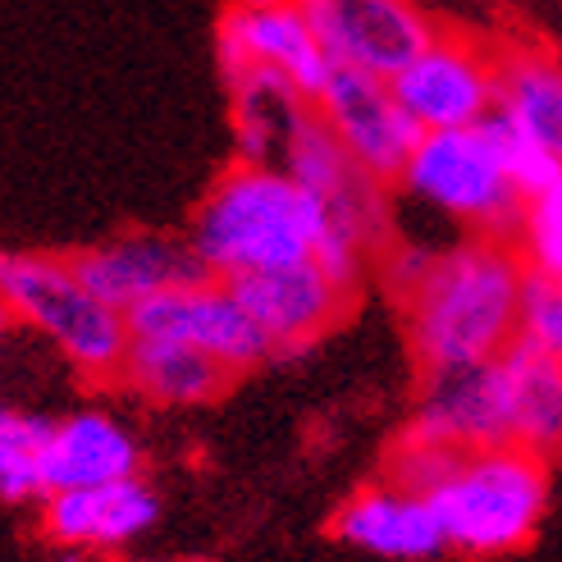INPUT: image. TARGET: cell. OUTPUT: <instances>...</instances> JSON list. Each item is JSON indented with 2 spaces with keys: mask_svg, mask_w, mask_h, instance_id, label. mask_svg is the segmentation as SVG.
<instances>
[{
  "mask_svg": "<svg viewBox=\"0 0 562 562\" xmlns=\"http://www.w3.org/2000/svg\"><path fill=\"white\" fill-rule=\"evenodd\" d=\"M526 261L517 243L467 238L430 257L416 284L398 297L407 344L426 375L494 361L517 339V293Z\"/></svg>",
  "mask_w": 562,
  "mask_h": 562,
  "instance_id": "1",
  "label": "cell"
},
{
  "mask_svg": "<svg viewBox=\"0 0 562 562\" xmlns=\"http://www.w3.org/2000/svg\"><path fill=\"white\" fill-rule=\"evenodd\" d=\"M325 234L321 202L279 165H238L206 192L183 243L206 279L234 284L243 274L312 261Z\"/></svg>",
  "mask_w": 562,
  "mask_h": 562,
  "instance_id": "2",
  "label": "cell"
},
{
  "mask_svg": "<svg viewBox=\"0 0 562 562\" xmlns=\"http://www.w3.org/2000/svg\"><path fill=\"white\" fill-rule=\"evenodd\" d=\"M420 498L430 503L443 549L462 558H503L540 536L553 503V471L544 453L521 443L462 448L448 453Z\"/></svg>",
  "mask_w": 562,
  "mask_h": 562,
  "instance_id": "3",
  "label": "cell"
},
{
  "mask_svg": "<svg viewBox=\"0 0 562 562\" xmlns=\"http://www.w3.org/2000/svg\"><path fill=\"white\" fill-rule=\"evenodd\" d=\"M0 312L42 334L78 375L115 380L128 348V321L82 289L65 257L0 251Z\"/></svg>",
  "mask_w": 562,
  "mask_h": 562,
  "instance_id": "4",
  "label": "cell"
},
{
  "mask_svg": "<svg viewBox=\"0 0 562 562\" xmlns=\"http://www.w3.org/2000/svg\"><path fill=\"white\" fill-rule=\"evenodd\" d=\"M398 183L412 202L439 211L453 224H467V229H475V238H517L526 202L508 179L490 115L471 128L420 133Z\"/></svg>",
  "mask_w": 562,
  "mask_h": 562,
  "instance_id": "5",
  "label": "cell"
},
{
  "mask_svg": "<svg viewBox=\"0 0 562 562\" xmlns=\"http://www.w3.org/2000/svg\"><path fill=\"white\" fill-rule=\"evenodd\" d=\"M426 393L420 407L407 426V443H426V448H498V443H517L521 435V393H517V367L508 348L494 361L467 371H443L426 375Z\"/></svg>",
  "mask_w": 562,
  "mask_h": 562,
  "instance_id": "6",
  "label": "cell"
},
{
  "mask_svg": "<svg viewBox=\"0 0 562 562\" xmlns=\"http://www.w3.org/2000/svg\"><path fill=\"white\" fill-rule=\"evenodd\" d=\"M124 321H128L133 339L188 344L202 357H211L220 371H229L234 380L270 361V344L261 339V329L247 321L234 289L220 284V279H192V284L165 289V293L147 297L143 306H133Z\"/></svg>",
  "mask_w": 562,
  "mask_h": 562,
  "instance_id": "7",
  "label": "cell"
},
{
  "mask_svg": "<svg viewBox=\"0 0 562 562\" xmlns=\"http://www.w3.org/2000/svg\"><path fill=\"white\" fill-rule=\"evenodd\" d=\"M334 69L393 78L435 37L412 0H289Z\"/></svg>",
  "mask_w": 562,
  "mask_h": 562,
  "instance_id": "8",
  "label": "cell"
},
{
  "mask_svg": "<svg viewBox=\"0 0 562 562\" xmlns=\"http://www.w3.org/2000/svg\"><path fill=\"white\" fill-rule=\"evenodd\" d=\"M494 65L498 55H490L481 42L435 33L389 78V92L420 133L471 128L494 110Z\"/></svg>",
  "mask_w": 562,
  "mask_h": 562,
  "instance_id": "9",
  "label": "cell"
},
{
  "mask_svg": "<svg viewBox=\"0 0 562 562\" xmlns=\"http://www.w3.org/2000/svg\"><path fill=\"white\" fill-rule=\"evenodd\" d=\"M312 110L361 175H371L384 188L398 183L420 128L407 120V110L393 101L389 78H371L357 69H329Z\"/></svg>",
  "mask_w": 562,
  "mask_h": 562,
  "instance_id": "10",
  "label": "cell"
},
{
  "mask_svg": "<svg viewBox=\"0 0 562 562\" xmlns=\"http://www.w3.org/2000/svg\"><path fill=\"white\" fill-rule=\"evenodd\" d=\"M234 297L247 312V321L261 329V339L270 344V357H293L321 344L334 325H344L352 316V306L361 293L339 289L334 279L316 266H284V270H261L234 279Z\"/></svg>",
  "mask_w": 562,
  "mask_h": 562,
  "instance_id": "11",
  "label": "cell"
},
{
  "mask_svg": "<svg viewBox=\"0 0 562 562\" xmlns=\"http://www.w3.org/2000/svg\"><path fill=\"white\" fill-rule=\"evenodd\" d=\"M128 475H143V443L105 407H78L55 416L37 448V481L42 498L65 490L115 485Z\"/></svg>",
  "mask_w": 562,
  "mask_h": 562,
  "instance_id": "12",
  "label": "cell"
},
{
  "mask_svg": "<svg viewBox=\"0 0 562 562\" xmlns=\"http://www.w3.org/2000/svg\"><path fill=\"white\" fill-rule=\"evenodd\" d=\"M78 284L88 289L92 297H101L110 312L128 316L133 306H143L147 297L192 284V279H206L202 266L192 261V251L183 238L170 234H124L97 243L88 251L69 257Z\"/></svg>",
  "mask_w": 562,
  "mask_h": 562,
  "instance_id": "13",
  "label": "cell"
},
{
  "mask_svg": "<svg viewBox=\"0 0 562 562\" xmlns=\"http://www.w3.org/2000/svg\"><path fill=\"white\" fill-rule=\"evenodd\" d=\"M220 69L224 82L243 69H270L293 82L302 101H316V92L329 78V60L321 55L316 37L293 5H270V10H229L220 23Z\"/></svg>",
  "mask_w": 562,
  "mask_h": 562,
  "instance_id": "14",
  "label": "cell"
},
{
  "mask_svg": "<svg viewBox=\"0 0 562 562\" xmlns=\"http://www.w3.org/2000/svg\"><path fill=\"white\" fill-rule=\"evenodd\" d=\"M160 521V494L128 475L115 485H92V490H65L42 498V526L55 544L74 553H115L143 540Z\"/></svg>",
  "mask_w": 562,
  "mask_h": 562,
  "instance_id": "15",
  "label": "cell"
},
{
  "mask_svg": "<svg viewBox=\"0 0 562 562\" xmlns=\"http://www.w3.org/2000/svg\"><path fill=\"white\" fill-rule=\"evenodd\" d=\"M334 536L389 562H426L443 553L430 503L393 481L357 490L339 508V517H334Z\"/></svg>",
  "mask_w": 562,
  "mask_h": 562,
  "instance_id": "16",
  "label": "cell"
},
{
  "mask_svg": "<svg viewBox=\"0 0 562 562\" xmlns=\"http://www.w3.org/2000/svg\"><path fill=\"white\" fill-rule=\"evenodd\" d=\"M115 380L156 407H196V403L220 398L234 384L229 371H220L196 348L175 344V339H133V334H128Z\"/></svg>",
  "mask_w": 562,
  "mask_h": 562,
  "instance_id": "17",
  "label": "cell"
},
{
  "mask_svg": "<svg viewBox=\"0 0 562 562\" xmlns=\"http://www.w3.org/2000/svg\"><path fill=\"white\" fill-rule=\"evenodd\" d=\"M517 137L562 156V74L544 50H508L494 65V110Z\"/></svg>",
  "mask_w": 562,
  "mask_h": 562,
  "instance_id": "18",
  "label": "cell"
},
{
  "mask_svg": "<svg viewBox=\"0 0 562 562\" xmlns=\"http://www.w3.org/2000/svg\"><path fill=\"white\" fill-rule=\"evenodd\" d=\"M229 88H234L243 165H279V151H284V137H289L293 120L312 101H302L293 92V82L270 74V69H243L229 78Z\"/></svg>",
  "mask_w": 562,
  "mask_h": 562,
  "instance_id": "19",
  "label": "cell"
},
{
  "mask_svg": "<svg viewBox=\"0 0 562 562\" xmlns=\"http://www.w3.org/2000/svg\"><path fill=\"white\" fill-rule=\"evenodd\" d=\"M508 357L517 367V393H521V435L517 443L530 453H553L562 435V367L558 357L536 352L530 344L513 339Z\"/></svg>",
  "mask_w": 562,
  "mask_h": 562,
  "instance_id": "20",
  "label": "cell"
},
{
  "mask_svg": "<svg viewBox=\"0 0 562 562\" xmlns=\"http://www.w3.org/2000/svg\"><path fill=\"white\" fill-rule=\"evenodd\" d=\"M50 416L23 412L0 398V498L5 503H37L42 481H37V448L46 439Z\"/></svg>",
  "mask_w": 562,
  "mask_h": 562,
  "instance_id": "21",
  "label": "cell"
},
{
  "mask_svg": "<svg viewBox=\"0 0 562 562\" xmlns=\"http://www.w3.org/2000/svg\"><path fill=\"white\" fill-rule=\"evenodd\" d=\"M517 339L536 352L562 357V279L553 274H521L517 293Z\"/></svg>",
  "mask_w": 562,
  "mask_h": 562,
  "instance_id": "22",
  "label": "cell"
},
{
  "mask_svg": "<svg viewBox=\"0 0 562 562\" xmlns=\"http://www.w3.org/2000/svg\"><path fill=\"white\" fill-rule=\"evenodd\" d=\"M517 234H521V261H526V270L562 279V183L549 188V192L526 196Z\"/></svg>",
  "mask_w": 562,
  "mask_h": 562,
  "instance_id": "23",
  "label": "cell"
},
{
  "mask_svg": "<svg viewBox=\"0 0 562 562\" xmlns=\"http://www.w3.org/2000/svg\"><path fill=\"white\" fill-rule=\"evenodd\" d=\"M270 5H289V0H238V10H270Z\"/></svg>",
  "mask_w": 562,
  "mask_h": 562,
  "instance_id": "24",
  "label": "cell"
},
{
  "mask_svg": "<svg viewBox=\"0 0 562 562\" xmlns=\"http://www.w3.org/2000/svg\"><path fill=\"white\" fill-rule=\"evenodd\" d=\"M10 329H14V321L0 312V352H5V344H10Z\"/></svg>",
  "mask_w": 562,
  "mask_h": 562,
  "instance_id": "25",
  "label": "cell"
},
{
  "mask_svg": "<svg viewBox=\"0 0 562 562\" xmlns=\"http://www.w3.org/2000/svg\"><path fill=\"white\" fill-rule=\"evenodd\" d=\"M147 562H211V558H147Z\"/></svg>",
  "mask_w": 562,
  "mask_h": 562,
  "instance_id": "26",
  "label": "cell"
},
{
  "mask_svg": "<svg viewBox=\"0 0 562 562\" xmlns=\"http://www.w3.org/2000/svg\"><path fill=\"white\" fill-rule=\"evenodd\" d=\"M60 562H82V558H78V553H69V558H60Z\"/></svg>",
  "mask_w": 562,
  "mask_h": 562,
  "instance_id": "27",
  "label": "cell"
}]
</instances>
